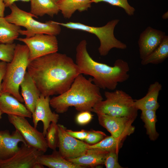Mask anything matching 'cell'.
<instances>
[{
	"mask_svg": "<svg viewBox=\"0 0 168 168\" xmlns=\"http://www.w3.org/2000/svg\"><path fill=\"white\" fill-rule=\"evenodd\" d=\"M141 118L144 123L146 133L150 140L154 141L159 136L156 128L157 121L156 111L152 110H142Z\"/></svg>",
	"mask_w": 168,
	"mask_h": 168,
	"instance_id": "obj_25",
	"label": "cell"
},
{
	"mask_svg": "<svg viewBox=\"0 0 168 168\" xmlns=\"http://www.w3.org/2000/svg\"><path fill=\"white\" fill-rule=\"evenodd\" d=\"M66 130L67 133L70 136L83 141L85 140L88 133V131L83 129L80 131H73L67 129Z\"/></svg>",
	"mask_w": 168,
	"mask_h": 168,
	"instance_id": "obj_33",
	"label": "cell"
},
{
	"mask_svg": "<svg viewBox=\"0 0 168 168\" xmlns=\"http://www.w3.org/2000/svg\"><path fill=\"white\" fill-rule=\"evenodd\" d=\"M165 35L164 32L150 26L147 27L141 34L138 43L141 60L149 55L160 44Z\"/></svg>",
	"mask_w": 168,
	"mask_h": 168,
	"instance_id": "obj_14",
	"label": "cell"
},
{
	"mask_svg": "<svg viewBox=\"0 0 168 168\" xmlns=\"http://www.w3.org/2000/svg\"><path fill=\"white\" fill-rule=\"evenodd\" d=\"M16 44H0V60L7 63L10 62L12 60L15 52Z\"/></svg>",
	"mask_w": 168,
	"mask_h": 168,
	"instance_id": "obj_28",
	"label": "cell"
},
{
	"mask_svg": "<svg viewBox=\"0 0 168 168\" xmlns=\"http://www.w3.org/2000/svg\"><path fill=\"white\" fill-rule=\"evenodd\" d=\"M168 57V36L165 35L160 44L149 55L142 60L143 65L149 63L157 64L163 62Z\"/></svg>",
	"mask_w": 168,
	"mask_h": 168,
	"instance_id": "obj_24",
	"label": "cell"
},
{
	"mask_svg": "<svg viewBox=\"0 0 168 168\" xmlns=\"http://www.w3.org/2000/svg\"><path fill=\"white\" fill-rule=\"evenodd\" d=\"M27 144L20 132L16 129L11 134L7 130L0 131V160L7 159L19 149L18 144Z\"/></svg>",
	"mask_w": 168,
	"mask_h": 168,
	"instance_id": "obj_15",
	"label": "cell"
},
{
	"mask_svg": "<svg viewBox=\"0 0 168 168\" xmlns=\"http://www.w3.org/2000/svg\"><path fill=\"white\" fill-rule=\"evenodd\" d=\"M58 135V147L60 154L67 160L78 157L84 154L88 144L68 134L66 128L63 125L57 124Z\"/></svg>",
	"mask_w": 168,
	"mask_h": 168,
	"instance_id": "obj_10",
	"label": "cell"
},
{
	"mask_svg": "<svg viewBox=\"0 0 168 168\" xmlns=\"http://www.w3.org/2000/svg\"><path fill=\"white\" fill-rule=\"evenodd\" d=\"M50 99L49 96L44 97L41 95L37 101L35 110L32 114L35 128H37L39 121L42 122V133L44 137L50 123L57 124L59 118V115L52 112L49 103Z\"/></svg>",
	"mask_w": 168,
	"mask_h": 168,
	"instance_id": "obj_13",
	"label": "cell"
},
{
	"mask_svg": "<svg viewBox=\"0 0 168 168\" xmlns=\"http://www.w3.org/2000/svg\"><path fill=\"white\" fill-rule=\"evenodd\" d=\"M44 152L23 143L12 157L0 160V168H34L38 157Z\"/></svg>",
	"mask_w": 168,
	"mask_h": 168,
	"instance_id": "obj_12",
	"label": "cell"
},
{
	"mask_svg": "<svg viewBox=\"0 0 168 168\" xmlns=\"http://www.w3.org/2000/svg\"><path fill=\"white\" fill-rule=\"evenodd\" d=\"M29 51L26 44H16L13 57L7 63L5 73L1 84V93H9L21 103L24 102L19 92L20 85L29 63Z\"/></svg>",
	"mask_w": 168,
	"mask_h": 168,
	"instance_id": "obj_4",
	"label": "cell"
},
{
	"mask_svg": "<svg viewBox=\"0 0 168 168\" xmlns=\"http://www.w3.org/2000/svg\"><path fill=\"white\" fill-rule=\"evenodd\" d=\"M105 100L99 102L94 107L92 112L97 114H106L117 117H125L135 119L138 110L134 104V100L122 90L105 91Z\"/></svg>",
	"mask_w": 168,
	"mask_h": 168,
	"instance_id": "obj_5",
	"label": "cell"
},
{
	"mask_svg": "<svg viewBox=\"0 0 168 168\" xmlns=\"http://www.w3.org/2000/svg\"><path fill=\"white\" fill-rule=\"evenodd\" d=\"M106 136V134L103 132L91 130L88 131L84 141L88 144L93 145L98 143Z\"/></svg>",
	"mask_w": 168,
	"mask_h": 168,
	"instance_id": "obj_30",
	"label": "cell"
},
{
	"mask_svg": "<svg viewBox=\"0 0 168 168\" xmlns=\"http://www.w3.org/2000/svg\"><path fill=\"white\" fill-rule=\"evenodd\" d=\"M2 113L0 111V119H1L2 118Z\"/></svg>",
	"mask_w": 168,
	"mask_h": 168,
	"instance_id": "obj_37",
	"label": "cell"
},
{
	"mask_svg": "<svg viewBox=\"0 0 168 168\" xmlns=\"http://www.w3.org/2000/svg\"><path fill=\"white\" fill-rule=\"evenodd\" d=\"M9 7L11 12L4 17L5 19L10 23L26 28V30H21L20 33L26 37L40 34L56 36L61 32V26L55 21H49L43 23L37 21L33 18L37 17L20 9L15 3Z\"/></svg>",
	"mask_w": 168,
	"mask_h": 168,
	"instance_id": "obj_6",
	"label": "cell"
},
{
	"mask_svg": "<svg viewBox=\"0 0 168 168\" xmlns=\"http://www.w3.org/2000/svg\"><path fill=\"white\" fill-rule=\"evenodd\" d=\"M91 112L84 111L80 112L76 117L77 122L81 125H84L89 123L93 118Z\"/></svg>",
	"mask_w": 168,
	"mask_h": 168,
	"instance_id": "obj_32",
	"label": "cell"
},
{
	"mask_svg": "<svg viewBox=\"0 0 168 168\" xmlns=\"http://www.w3.org/2000/svg\"><path fill=\"white\" fill-rule=\"evenodd\" d=\"M9 122L22 135L27 144L44 153L48 147L45 138L42 133L32 126L25 117L8 115Z\"/></svg>",
	"mask_w": 168,
	"mask_h": 168,
	"instance_id": "obj_9",
	"label": "cell"
},
{
	"mask_svg": "<svg viewBox=\"0 0 168 168\" xmlns=\"http://www.w3.org/2000/svg\"><path fill=\"white\" fill-rule=\"evenodd\" d=\"M99 123L105 128L113 137L124 140L128 136L134 131L132 125L134 119L125 117H117L106 114H97Z\"/></svg>",
	"mask_w": 168,
	"mask_h": 168,
	"instance_id": "obj_11",
	"label": "cell"
},
{
	"mask_svg": "<svg viewBox=\"0 0 168 168\" xmlns=\"http://www.w3.org/2000/svg\"><path fill=\"white\" fill-rule=\"evenodd\" d=\"M100 89L91 78L87 79L80 74L67 90L50 99V106L58 113H65L72 106L79 112H92L95 105L103 100Z\"/></svg>",
	"mask_w": 168,
	"mask_h": 168,
	"instance_id": "obj_3",
	"label": "cell"
},
{
	"mask_svg": "<svg viewBox=\"0 0 168 168\" xmlns=\"http://www.w3.org/2000/svg\"><path fill=\"white\" fill-rule=\"evenodd\" d=\"M21 27L7 21L4 17H0V43H13L20 35Z\"/></svg>",
	"mask_w": 168,
	"mask_h": 168,
	"instance_id": "obj_23",
	"label": "cell"
},
{
	"mask_svg": "<svg viewBox=\"0 0 168 168\" xmlns=\"http://www.w3.org/2000/svg\"><path fill=\"white\" fill-rule=\"evenodd\" d=\"M45 139L48 147L53 150L58 147V135L57 124L51 123L47 128Z\"/></svg>",
	"mask_w": 168,
	"mask_h": 168,
	"instance_id": "obj_27",
	"label": "cell"
},
{
	"mask_svg": "<svg viewBox=\"0 0 168 168\" xmlns=\"http://www.w3.org/2000/svg\"><path fill=\"white\" fill-rule=\"evenodd\" d=\"M119 21V19H114L109 21L103 26L96 27L78 22L63 23L55 21L56 23L61 26L95 35L100 42L98 52L100 55L103 56L107 55L110 50L113 48L124 49L127 47L125 44L117 39L114 35L115 27Z\"/></svg>",
	"mask_w": 168,
	"mask_h": 168,
	"instance_id": "obj_7",
	"label": "cell"
},
{
	"mask_svg": "<svg viewBox=\"0 0 168 168\" xmlns=\"http://www.w3.org/2000/svg\"><path fill=\"white\" fill-rule=\"evenodd\" d=\"M30 13L37 17L47 15L53 17L60 12L54 0H30Z\"/></svg>",
	"mask_w": 168,
	"mask_h": 168,
	"instance_id": "obj_21",
	"label": "cell"
},
{
	"mask_svg": "<svg viewBox=\"0 0 168 168\" xmlns=\"http://www.w3.org/2000/svg\"><path fill=\"white\" fill-rule=\"evenodd\" d=\"M0 111L2 114L31 118L32 113L16 98L7 93L0 95Z\"/></svg>",
	"mask_w": 168,
	"mask_h": 168,
	"instance_id": "obj_16",
	"label": "cell"
},
{
	"mask_svg": "<svg viewBox=\"0 0 168 168\" xmlns=\"http://www.w3.org/2000/svg\"><path fill=\"white\" fill-rule=\"evenodd\" d=\"M118 153L115 151H110L106 153L104 163L106 168H123L118 161Z\"/></svg>",
	"mask_w": 168,
	"mask_h": 168,
	"instance_id": "obj_31",
	"label": "cell"
},
{
	"mask_svg": "<svg viewBox=\"0 0 168 168\" xmlns=\"http://www.w3.org/2000/svg\"><path fill=\"white\" fill-rule=\"evenodd\" d=\"M124 140L116 138L112 136H106L98 143L88 145L89 148H97L106 152L115 151L118 153Z\"/></svg>",
	"mask_w": 168,
	"mask_h": 168,
	"instance_id": "obj_26",
	"label": "cell"
},
{
	"mask_svg": "<svg viewBox=\"0 0 168 168\" xmlns=\"http://www.w3.org/2000/svg\"><path fill=\"white\" fill-rule=\"evenodd\" d=\"M162 88V85L157 81L150 84L144 97L138 100H134L136 108L141 111L148 110L156 111L160 107L158 98Z\"/></svg>",
	"mask_w": 168,
	"mask_h": 168,
	"instance_id": "obj_18",
	"label": "cell"
},
{
	"mask_svg": "<svg viewBox=\"0 0 168 168\" xmlns=\"http://www.w3.org/2000/svg\"><path fill=\"white\" fill-rule=\"evenodd\" d=\"M37 162L49 168H82L83 167L75 165L64 158L56 150L50 154L40 155Z\"/></svg>",
	"mask_w": 168,
	"mask_h": 168,
	"instance_id": "obj_20",
	"label": "cell"
},
{
	"mask_svg": "<svg viewBox=\"0 0 168 168\" xmlns=\"http://www.w3.org/2000/svg\"><path fill=\"white\" fill-rule=\"evenodd\" d=\"M56 36L49 34H37L30 37L18 38L24 43L29 51V61L57 52L58 42Z\"/></svg>",
	"mask_w": 168,
	"mask_h": 168,
	"instance_id": "obj_8",
	"label": "cell"
},
{
	"mask_svg": "<svg viewBox=\"0 0 168 168\" xmlns=\"http://www.w3.org/2000/svg\"><path fill=\"white\" fill-rule=\"evenodd\" d=\"M20 86L21 89V95L23 99L25 106L32 114L35 110L37 101L41 94L27 71Z\"/></svg>",
	"mask_w": 168,
	"mask_h": 168,
	"instance_id": "obj_17",
	"label": "cell"
},
{
	"mask_svg": "<svg viewBox=\"0 0 168 168\" xmlns=\"http://www.w3.org/2000/svg\"><path fill=\"white\" fill-rule=\"evenodd\" d=\"M108 152L98 148H89L82 156L68 160L83 168L85 166L94 167L104 164L105 156Z\"/></svg>",
	"mask_w": 168,
	"mask_h": 168,
	"instance_id": "obj_19",
	"label": "cell"
},
{
	"mask_svg": "<svg viewBox=\"0 0 168 168\" xmlns=\"http://www.w3.org/2000/svg\"><path fill=\"white\" fill-rule=\"evenodd\" d=\"M6 6L3 0H0V17H4V11Z\"/></svg>",
	"mask_w": 168,
	"mask_h": 168,
	"instance_id": "obj_36",
	"label": "cell"
},
{
	"mask_svg": "<svg viewBox=\"0 0 168 168\" xmlns=\"http://www.w3.org/2000/svg\"><path fill=\"white\" fill-rule=\"evenodd\" d=\"M21 1L24 2H28L30 0H3L6 7H9L10 6L18 1Z\"/></svg>",
	"mask_w": 168,
	"mask_h": 168,
	"instance_id": "obj_35",
	"label": "cell"
},
{
	"mask_svg": "<svg viewBox=\"0 0 168 168\" xmlns=\"http://www.w3.org/2000/svg\"><path fill=\"white\" fill-rule=\"evenodd\" d=\"M7 64V63L6 62H0V95L1 94V84L5 73Z\"/></svg>",
	"mask_w": 168,
	"mask_h": 168,
	"instance_id": "obj_34",
	"label": "cell"
},
{
	"mask_svg": "<svg viewBox=\"0 0 168 168\" xmlns=\"http://www.w3.org/2000/svg\"><path fill=\"white\" fill-rule=\"evenodd\" d=\"M56 2H57V3H58V2L60 1H61L62 0H54Z\"/></svg>",
	"mask_w": 168,
	"mask_h": 168,
	"instance_id": "obj_38",
	"label": "cell"
},
{
	"mask_svg": "<svg viewBox=\"0 0 168 168\" xmlns=\"http://www.w3.org/2000/svg\"><path fill=\"white\" fill-rule=\"evenodd\" d=\"M75 63L81 74L92 77L93 82L100 88L114 90L119 83L127 81L129 77L128 63L122 59L116 60L113 66L95 61L88 53L87 42L80 41L76 49Z\"/></svg>",
	"mask_w": 168,
	"mask_h": 168,
	"instance_id": "obj_2",
	"label": "cell"
},
{
	"mask_svg": "<svg viewBox=\"0 0 168 168\" xmlns=\"http://www.w3.org/2000/svg\"><path fill=\"white\" fill-rule=\"evenodd\" d=\"M27 72L41 95H60L67 90L81 74L72 59L65 54L51 53L30 61Z\"/></svg>",
	"mask_w": 168,
	"mask_h": 168,
	"instance_id": "obj_1",
	"label": "cell"
},
{
	"mask_svg": "<svg viewBox=\"0 0 168 168\" xmlns=\"http://www.w3.org/2000/svg\"><path fill=\"white\" fill-rule=\"evenodd\" d=\"M100 2H106L113 6L121 7L130 16L133 15L135 11V8L129 5L127 0H92L91 1L92 3Z\"/></svg>",
	"mask_w": 168,
	"mask_h": 168,
	"instance_id": "obj_29",
	"label": "cell"
},
{
	"mask_svg": "<svg viewBox=\"0 0 168 168\" xmlns=\"http://www.w3.org/2000/svg\"><path fill=\"white\" fill-rule=\"evenodd\" d=\"M92 0H63L57 3L63 17L70 19L77 11L87 10L91 6Z\"/></svg>",
	"mask_w": 168,
	"mask_h": 168,
	"instance_id": "obj_22",
	"label": "cell"
}]
</instances>
